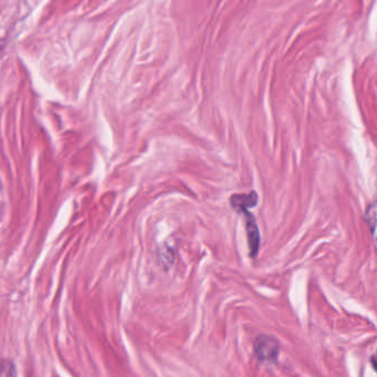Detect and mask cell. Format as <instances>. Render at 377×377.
<instances>
[{"instance_id": "obj_1", "label": "cell", "mask_w": 377, "mask_h": 377, "mask_svg": "<svg viewBox=\"0 0 377 377\" xmlns=\"http://www.w3.org/2000/svg\"><path fill=\"white\" fill-rule=\"evenodd\" d=\"M253 352L259 362L272 365L277 363L280 353V344L273 336L260 334L253 342Z\"/></svg>"}, {"instance_id": "obj_2", "label": "cell", "mask_w": 377, "mask_h": 377, "mask_svg": "<svg viewBox=\"0 0 377 377\" xmlns=\"http://www.w3.org/2000/svg\"><path fill=\"white\" fill-rule=\"evenodd\" d=\"M244 222H246V233H247L248 247L250 250V255L255 258L260 247V231L258 225L255 222V217L250 213H244Z\"/></svg>"}, {"instance_id": "obj_3", "label": "cell", "mask_w": 377, "mask_h": 377, "mask_svg": "<svg viewBox=\"0 0 377 377\" xmlns=\"http://www.w3.org/2000/svg\"><path fill=\"white\" fill-rule=\"evenodd\" d=\"M258 202L259 196L255 191L250 192L249 194H233L229 200L233 211L240 214L250 211V209L258 205Z\"/></svg>"}, {"instance_id": "obj_4", "label": "cell", "mask_w": 377, "mask_h": 377, "mask_svg": "<svg viewBox=\"0 0 377 377\" xmlns=\"http://www.w3.org/2000/svg\"><path fill=\"white\" fill-rule=\"evenodd\" d=\"M365 220L367 225L371 228V233L374 235L375 225H376V204H375V202L367 206L365 213Z\"/></svg>"}, {"instance_id": "obj_5", "label": "cell", "mask_w": 377, "mask_h": 377, "mask_svg": "<svg viewBox=\"0 0 377 377\" xmlns=\"http://www.w3.org/2000/svg\"><path fill=\"white\" fill-rule=\"evenodd\" d=\"M0 375H16L12 364L8 362H0Z\"/></svg>"}, {"instance_id": "obj_6", "label": "cell", "mask_w": 377, "mask_h": 377, "mask_svg": "<svg viewBox=\"0 0 377 377\" xmlns=\"http://www.w3.org/2000/svg\"><path fill=\"white\" fill-rule=\"evenodd\" d=\"M161 260L164 264H169V266L173 264L174 258H173V250L169 249L168 247H164L163 253H160Z\"/></svg>"}, {"instance_id": "obj_7", "label": "cell", "mask_w": 377, "mask_h": 377, "mask_svg": "<svg viewBox=\"0 0 377 377\" xmlns=\"http://www.w3.org/2000/svg\"><path fill=\"white\" fill-rule=\"evenodd\" d=\"M371 364H373V369H376L377 365H376V358H375V356H371Z\"/></svg>"}]
</instances>
